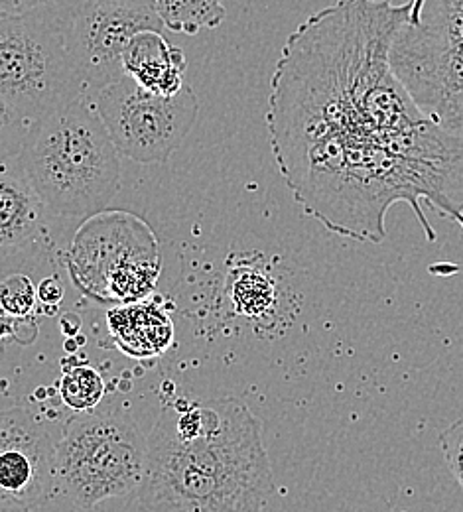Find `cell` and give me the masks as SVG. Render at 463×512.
<instances>
[{
    "label": "cell",
    "instance_id": "obj_1",
    "mask_svg": "<svg viewBox=\"0 0 463 512\" xmlns=\"http://www.w3.org/2000/svg\"><path fill=\"white\" fill-rule=\"evenodd\" d=\"M410 4L337 0L284 42L266 128L286 188L330 233L381 245L387 213L406 203L428 243L424 205L463 229V134L410 97L391 50Z\"/></svg>",
    "mask_w": 463,
    "mask_h": 512
},
{
    "label": "cell",
    "instance_id": "obj_2",
    "mask_svg": "<svg viewBox=\"0 0 463 512\" xmlns=\"http://www.w3.org/2000/svg\"><path fill=\"white\" fill-rule=\"evenodd\" d=\"M274 493L263 426L235 396L166 402L146 438L144 512H266Z\"/></svg>",
    "mask_w": 463,
    "mask_h": 512
},
{
    "label": "cell",
    "instance_id": "obj_3",
    "mask_svg": "<svg viewBox=\"0 0 463 512\" xmlns=\"http://www.w3.org/2000/svg\"><path fill=\"white\" fill-rule=\"evenodd\" d=\"M18 164L48 215L56 219L99 213L121 184V156L91 95L34 121Z\"/></svg>",
    "mask_w": 463,
    "mask_h": 512
},
{
    "label": "cell",
    "instance_id": "obj_4",
    "mask_svg": "<svg viewBox=\"0 0 463 512\" xmlns=\"http://www.w3.org/2000/svg\"><path fill=\"white\" fill-rule=\"evenodd\" d=\"M391 65L414 103L463 134V0H408Z\"/></svg>",
    "mask_w": 463,
    "mask_h": 512
},
{
    "label": "cell",
    "instance_id": "obj_5",
    "mask_svg": "<svg viewBox=\"0 0 463 512\" xmlns=\"http://www.w3.org/2000/svg\"><path fill=\"white\" fill-rule=\"evenodd\" d=\"M58 487L81 509L138 493L146 471V438L115 410L79 412L56 444Z\"/></svg>",
    "mask_w": 463,
    "mask_h": 512
},
{
    "label": "cell",
    "instance_id": "obj_6",
    "mask_svg": "<svg viewBox=\"0 0 463 512\" xmlns=\"http://www.w3.org/2000/svg\"><path fill=\"white\" fill-rule=\"evenodd\" d=\"M87 95L67 52L66 30L22 14L0 18V97L26 121L54 115Z\"/></svg>",
    "mask_w": 463,
    "mask_h": 512
},
{
    "label": "cell",
    "instance_id": "obj_7",
    "mask_svg": "<svg viewBox=\"0 0 463 512\" xmlns=\"http://www.w3.org/2000/svg\"><path fill=\"white\" fill-rule=\"evenodd\" d=\"M93 103L119 156L138 164L168 162L188 138L199 113L190 85L174 97H160L127 75L97 91Z\"/></svg>",
    "mask_w": 463,
    "mask_h": 512
},
{
    "label": "cell",
    "instance_id": "obj_8",
    "mask_svg": "<svg viewBox=\"0 0 463 512\" xmlns=\"http://www.w3.org/2000/svg\"><path fill=\"white\" fill-rule=\"evenodd\" d=\"M111 219L77 233L69 272L83 294L101 302L134 304L152 294L160 272L156 245L142 229L115 227Z\"/></svg>",
    "mask_w": 463,
    "mask_h": 512
},
{
    "label": "cell",
    "instance_id": "obj_9",
    "mask_svg": "<svg viewBox=\"0 0 463 512\" xmlns=\"http://www.w3.org/2000/svg\"><path fill=\"white\" fill-rule=\"evenodd\" d=\"M164 30L154 8L123 0H85L66 32L67 52L87 93L125 77L123 56L136 34Z\"/></svg>",
    "mask_w": 463,
    "mask_h": 512
},
{
    "label": "cell",
    "instance_id": "obj_10",
    "mask_svg": "<svg viewBox=\"0 0 463 512\" xmlns=\"http://www.w3.org/2000/svg\"><path fill=\"white\" fill-rule=\"evenodd\" d=\"M58 489L56 444L24 410H0V512L42 507Z\"/></svg>",
    "mask_w": 463,
    "mask_h": 512
},
{
    "label": "cell",
    "instance_id": "obj_11",
    "mask_svg": "<svg viewBox=\"0 0 463 512\" xmlns=\"http://www.w3.org/2000/svg\"><path fill=\"white\" fill-rule=\"evenodd\" d=\"M48 219L18 158L0 164V270L40 253L48 241Z\"/></svg>",
    "mask_w": 463,
    "mask_h": 512
},
{
    "label": "cell",
    "instance_id": "obj_12",
    "mask_svg": "<svg viewBox=\"0 0 463 512\" xmlns=\"http://www.w3.org/2000/svg\"><path fill=\"white\" fill-rule=\"evenodd\" d=\"M186 69L184 50L172 46L160 30L136 34L123 56L125 75L144 91L160 97H174L186 87Z\"/></svg>",
    "mask_w": 463,
    "mask_h": 512
},
{
    "label": "cell",
    "instance_id": "obj_13",
    "mask_svg": "<svg viewBox=\"0 0 463 512\" xmlns=\"http://www.w3.org/2000/svg\"><path fill=\"white\" fill-rule=\"evenodd\" d=\"M109 333L115 345L133 359L162 355L174 339L170 316L152 302H134L109 310Z\"/></svg>",
    "mask_w": 463,
    "mask_h": 512
},
{
    "label": "cell",
    "instance_id": "obj_14",
    "mask_svg": "<svg viewBox=\"0 0 463 512\" xmlns=\"http://www.w3.org/2000/svg\"><path fill=\"white\" fill-rule=\"evenodd\" d=\"M235 280L229 288V298L235 312L247 320L268 323L280 306L278 282L265 260H245L235 270Z\"/></svg>",
    "mask_w": 463,
    "mask_h": 512
},
{
    "label": "cell",
    "instance_id": "obj_15",
    "mask_svg": "<svg viewBox=\"0 0 463 512\" xmlns=\"http://www.w3.org/2000/svg\"><path fill=\"white\" fill-rule=\"evenodd\" d=\"M154 10L164 28L188 36L221 26L227 16L223 0H156Z\"/></svg>",
    "mask_w": 463,
    "mask_h": 512
},
{
    "label": "cell",
    "instance_id": "obj_16",
    "mask_svg": "<svg viewBox=\"0 0 463 512\" xmlns=\"http://www.w3.org/2000/svg\"><path fill=\"white\" fill-rule=\"evenodd\" d=\"M105 394V383L99 371L89 365H75L62 373L60 396L71 410L89 412Z\"/></svg>",
    "mask_w": 463,
    "mask_h": 512
},
{
    "label": "cell",
    "instance_id": "obj_17",
    "mask_svg": "<svg viewBox=\"0 0 463 512\" xmlns=\"http://www.w3.org/2000/svg\"><path fill=\"white\" fill-rule=\"evenodd\" d=\"M36 290L24 274H8L0 280V310L12 318H26L34 312Z\"/></svg>",
    "mask_w": 463,
    "mask_h": 512
},
{
    "label": "cell",
    "instance_id": "obj_18",
    "mask_svg": "<svg viewBox=\"0 0 463 512\" xmlns=\"http://www.w3.org/2000/svg\"><path fill=\"white\" fill-rule=\"evenodd\" d=\"M30 125V121L0 97V164L18 158Z\"/></svg>",
    "mask_w": 463,
    "mask_h": 512
},
{
    "label": "cell",
    "instance_id": "obj_19",
    "mask_svg": "<svg viewBox=\"0 0 463 512\" xmlns=\"http://www.w3.org/2000/svg\"><path fill=\"white\" fill-rule=\"evenodd\" d=\"M83 2L85 0H18V12L22 16H32L56 24L67 32Z\"/></svg>",
    "mask_w": 463,
    "mask_h": 512
},
{
    "label": "cell",
    "instance_id": "obj_20",
    "mask_svg": "<svg viewBox=\"0 0 463 512\" xmlns=\"http://www.w3.org/2000/svg\"><path fill=\"white\" fill-rule=\"evenodd\" d=\"M438 444L444 453L448 469L452 471L463 491V416L440 434Z\"/></svg>",
    "mask_w": 463,
    "mask_h": 512
},
{
    "label": "cell",
    "instance_id": "obj_21",
    "mask_svg": "<svg viewBox=\"0 0 463 512\" xmlns=\"http://www.w3.org/2000/svg\"><path fill=\"white\" fill-rule=\"evenodd\" d=\"M36 294H38V300H40L44 306L58 308L60 302L64 300V286H62L60 278L50 276V278H44V280L40 282Z\"/></svg>",
    "mask_w": 463,
    "mask_h": 512
},
{
    "label": "cell",
    "instance_id": "obj_22",
    "mask_svg": "<svg viewBox=\"0 0 463 512\" xmlns=\"http://www.w3.org/2000/svg\"><path fill=\"white\" fill-rule=\"evenodd\" d=\"M18 0H0V18L18 16Z\"/></svg>",
    "mask_w": 463,
    "mask_h": 512
},
{
    "label": "cell",
    "instance_id": "obj_23",
    "mask_svg": "<svg viewBox=\"0 0 463 512\" xmlns=\"http://www.w3.org/2000/svg\"><path fill=\"white\" fill-rule=\"evenodd\" d=\"M64 321H67L69 325H62V331L66 333V335H69V337H73V335H77V331H79V327H81V321L77 320L75 316H66L64 318Z\"/></svg>",
    "mask_w": 463,
    "mask_h": 512
},
{
    "label": "cell",
    "instance_id": "obj_24",
    "mask_svg": "<svg viewBox=\"0 0 463 512\" xmlns=\"http://www.w3.org/2000/svg\"><path fill=\"white\" fill-rule=\"evenodd\" d=\"M123 2H131V4H138V6H148V8H154L156 0H123Z\"/></svg>",
    "mask_w": 463,
    "mask_h": 512
}]
</instances>
